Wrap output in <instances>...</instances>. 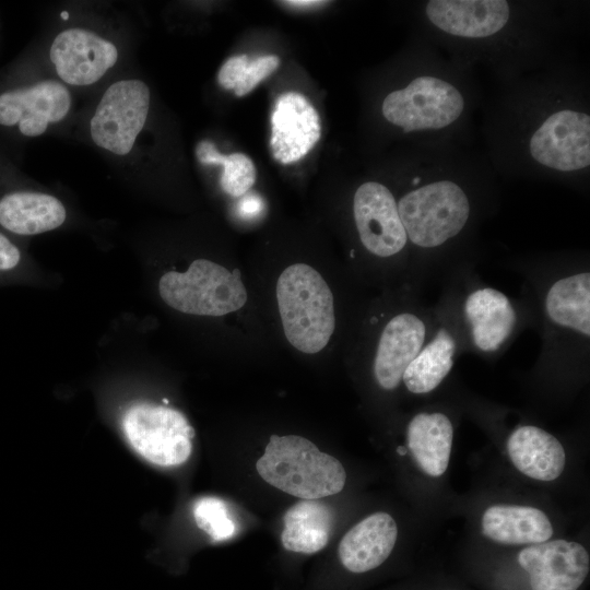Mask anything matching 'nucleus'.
<instances>
[{"mask_svg": "<svg viewBox=\"0 0 590 590\" xmlns=\"http://www.w3.org/2000/svg\"><path fill=\"white\" fill-rule=\"evenodd\" d=\"M482 104L484 153L497 177L547 181L586 194L590 74L578 55L496 83Z\"/></svg>", "mask_w": 590, "mask_h": 590, "instance_id": "f257e3e1", "label": "nucleus"}, {"mask_svg": "<svg viewBox=\"0 0 590 590\" xmlns=\"http://www.w3.org/2000/svg\"><path fill=\"white\" fill-rule=\"evenodd\" d=\"M391 187L410 248V284L423 290L476 261L481 226L499 205L498 177L472 148L406 146Z\"/></svg>", "mask_w": 590, "mask_h": 590, "instance_id": "f03ea898", "label": "nucleus"}, {"mask_svg": "<svg viewBox=\"0 0 590 590\" xmlns=\"http://www.w3.org/2000/svg\"><path fill=\"white\" fill-rule=\"evenodd\" d=\"M409 15L414 33L502 83L576 55L589 13L580 1L417 0Z\"/></svg>", "mask_w": 590, "mask_h": 590, "instance_id": "7ed1b4c3", "label": "nucleus"}, {"mask_svg": "<svg viewBox=\"0 0 590 590\" xmlns=\"http://www.w3.org/2000/svg\"><path fill=\"white\" fill-rule=\"evenodd\" d=\"M483 101L475 69L413 32L378 111L381 122L406 146L470 148Z\"/></svg>", "mask_w": 590, "mask_h": 590, "instance_id": "20e7f679", "label": "nucleus"}, {"mask_svg": "<svg viewBox=\"0 0 590 590\" xmlns=\"http://www.w3.org/2000/svg\"><path fill=\"white\" fill-rule=\"evenodd\" d=\"M510 267L526 283L541 337V374L586 370L590 357V260L585 250L516 257Z\"/></svg>", "mask_w": 590, "mask_h": 590, "instance_id": "39448f33", "label": "nucleus"}, {"mask_svg": "<svg viewBox=\"0 0 590 590\" xmlns=\"http://www.w3.org/2000/svg\"><path fill=\"white\" fill-rule=\"evenodd\" d=\"M475 261L449 272L446 282L452 292L461 327L464 353L484 358L500 357L535 318L529 299L512 298L485 284L474 271Z\"/></svg>", "mask_w": 590, "mask_h": 590, "instance_id": "423d86ee", "label": "nucleus"}, {"mask_svg": "<svg viewBox=\"0 0 590 590\" xmlns=\"http://www.w3.org/2000/svg\"><path fill=\"white\" fill-rule=\"evenodd\" d=\"M284 334L298 351L315 354L335 330L333 294L321 274L305 263L284 269L276 283Z\"/></svg>", "mask_w": 590, "mask_h": 590, "instance_id": "0eeeda50", "label": "nucleus"}, {"mask_svg": "<svg viewBox=\"0 0 590 590\" xmlns=\"http://www.w3.org/2000/svg\"><path fill=\"white\" fill-rule=\"evenodd\" d=\"M256 468L267 483L302 499L335 495L346 481L338 459L297 435H272Z\"/></svg>", "mask_w": 590, "mask_h": 590, "instance_id": "6e6552de", "label": "nucleus"}, {"mask_svg": "<svg viewBox=\"0 0 590 590\" xmlns=\"http://www.w3.org/2000/svg\"><path fill=\"white\" fill-rule=\"evenodd\" d=\"M433 305L422 298V291L405 286L399 307L381 321L371 354V373L377 386L394 391L402 376L429 335Z\"/></svg>", "mask_w": 590, "mask_h": 590, "instance_id": "1a4fd4ad", "label": "nucleus"}, {"mask_svg": "<svg viewBox=\"0 0 590 590\" xmlns=\"http://www.w3.org/2000/svg\"><path fill=\"white\" fill-rule=\"evenodd\" d=\"M240 271L206 259H196L186 272L169 271L158 283L160 295L172 308L197 316H223L240 309L247 292Z\"/></svg>", "mask_w": 590, "mask_h": 590, "instance_id": "9d476101", "label": "nucleus"}, {"mask_svg": "<svg viewBox=\"0 0 590 590\" xmlns=\"http://www.w3.org/2000/svg\"><path fill=\"white\" fill-rule=\"evenodd\" d=\"M352 217L362 248L375 259L397 261L406 271L410 284V248L390 186L368 179L352 197Z\"/></svg>", "mask_w": 590, "mask_h": 590, "instance_id": "9b49d317", "label": "nucleus"}, {"mask_svg": "<svg viewBox=\"0 0 590 590\" xmlns=\"http://www.w3.org/2000/svg\"><path fill=\"white\" fill-rule=\"evenodd\" d=\"M122 429L133 449L160 467H177L192 451L194 430L179 411L153 403L130 406Z\"/></svg>", "mask_w": 590, "mask_h": 590, "instance_id": "f8f14e48", "label": "nucleus"}, {"mask_svg": "<svg viewBox=\"0 0 590 590\" xmlns=\"http://www.w3.org/2000/svg\"><path fill=\"white\" fill-rule=\"evenodd\" d=\"M442 290L433 305V326L424 345L402 376L405 389L415 396L436 390L449 376L457 357L464 353V341L450 286Z\"/></svg>", "mask_w": 590, "mask_h": 590, "instance_id": "ddd939ff", "label": "nucleus"}, {"mask_svg": "<svg viewBox=\"0 0 590 590\" xmlns=\"http://www.w3.org/2000/svg\"><path fill=\"white\" fill-rule=\"evenodd\" d=\"M150 90L140 80H122L110 85L91 119L95 144L118 155L129 153L144 127Z\"/></svg>", "mask_w": 590, "mask_h": 590, "instance_id": "4468645a", "label": "nucleus"}, {"mask_svg": "<svg viewBox=\"0 0 590 590\" xmlns=\"http://www.w3.org/2000/svg\"><path fill=\"white\" fill-rule=\"evenodd\" d=\"M517 559L529 574L531 590H577L590 569L587 550L567 540L529 545L518 553Z\"/></svg>", "mask_w": 590, "mask_h": 590, "instance_id": "2eb2a0df", "label": "nucleus"}, {"mask_svg": "<svg viewBox=\"0 0 590 590\" xmlns=\"http://www.w3.org/2000/svg\"><path fill=\"white\" fill-rule=\"evenodd\" d=\"M71 105L69 91L61 83L47 80L0 94V125H19L22 134H43L48 123L62 120Z\"/></svg>", "mask_w": 590, "mask_h": 590, "instance_id": "dca6fc26", "label": "nucleus"}, {"mask_svg": "<svg viewBox=\"0 0 590 590\" xmlns=\"http://www.w3.org/2000/svg\"><path fill=\"white\" fill-rule=\"evenodd\" d=\"M321 137L320 117L298 92L281 94L271 114L270 148L275 161L292 164L308 154Z\"/></svg>", "mask_w": 590, "mask_h": 590, "instance_id": "f3484780", "label": "nucleus"}, {"mask_svg": "<svg viewBox=\"0 0 590 590\" xmlns=\"http://www.w3.org/2000/svg\"><path fill=\"white\" fill-rule=\"evenodd\" d=\"M117 59L118 51L113 43L82 28L61 32L50 48L57 74L72 85L95 83Z\"/></svg>", "mask_w": 590, "mask_h": 590, "instance_id": "a211bd4d", "label": "nucleus"}, {"mask_svg": "<svg viewBox=\"0 0 590 590\" xmlns=\"http://www.w3.org/2000/svg\"><path fill=\"white\" fill-rule=\"evenodd\" d=\"M397 536L394 519L387 512H375L344 534L338 550L340 560L352 573L369 571L388 558Z\"/></svg>", "mask_w": 590, "mask_h": 590, "instance_id": "6ab92c4d", "label": "nucleus"}, {"mask_svg": "<svg viewBox=\"0 0 590 590\" xmlns=\"http://www.w3.org/2000/svg\"><path fill=\"white\" fill-rule=\"evenodd\" d=\"M507 452L515 468L538 481L557 479L566 462L559 440L535 425H518L506 441Z\"/></svg>", "mask_w": 590, "mask_h": 590, "instance_id": "aec40b11", "label": "nucleus"}, {"mask_svg": "<svg viewBox=\"0 0 590 590\" xmlns=\"http://www.w3.org/2000/svg\"><path fill=\"white\" fill-rule=\"evenodd\" d=\"M453 441V424L440 411H421L406 425V445L418 468L429 476H440L448 468Z\"/></svg>", "mask_w": 590, "mask_h": 590, "instance_id": "412c9836", "label": "nucleus"}, {"mask_svg": "<svg viewBox=\"0 0 590 590\" xmlns=\"http://www.w3.org/2000/svg\"><path fill=\"white\" fill-rule=\"evenodd\" d=\"M482 533L507 545L538 544L551 539L553 527L547 516L531 506L494 505L481 520Z\"/></svg>", "mask_w": 590, "mask_h": 590, "instance_id": "4be33fe9", "label": "nucleus"}, {"mask_svg": "<svg viewBox=\"0 0 590 590\" xmlns=\"http://www.w3.org/2000/svg\"><path fill=\"white\" fill-rule=\"evenodd\" d=\"M66 220L63 204L34 191H13L0 199V225L17 235H36L59 227Z\"/></svg>", "mask_w": 590, "mask_h": 590, "instance_id": "5701e85b", "label": "nucleus"}, {"mask_svg": "<svg viewBox=\"0 0 590 590\" xmlns=\"http://www.w3.org/2000/svg\"><path fill=\"white\" fill-rule=\"evenodd\" d=\"M281 541L287 551L314 554L322 550L330 538L332 512L318 499H303L284 515Z\"/></svg>", "mask_w": 590, "mask_h": 590, "instance_id": "b1692460", "label": "nucleus"}, {"mask_svg": "<svg viewBox=\"0 0 590 590\" xmlns=\"http://www.w3.org/2000/svg\"><path fill=\"white\" fill-rule=\"evenodd\" d=\"M198 161L204 165H222V189L232 197H243L256 181V167L252 161L243 153L224 155L215 144L202 140L196 148Z\"/></svg>", "mask_w": 590, "mask_h": 590, "instance_id": "393cba45", "label": "nucleus"}, {"mask_svg": "<svg viewBox=\"0 0 590 590\" xmlns=\"http://www.w3.org/2000/svg\"><path fill=\"white\" fill-rule=\"evenodd\" d=\"M192 512L197 526L212 541H226L235 535L236 522L227 504L221 498L212 496L199 498L192 507Z\"/></svg>", "mask_w": 590, "mask_h": 590, "instance_id": "a878e982", "label": "nucleus"}, {"mask_svg": "<svg viewBox=\"0 0 590 590\" xmlns=\"http://www.w3.org/2000/svg\"><path fill=\"white\" fill-rule=\"evenodd\" d=\"M280 59L274 55L257 57L248 62L236 84V96H244L252 91L263 79L278 69Z\"/></svg>", "mask_w": 590, "mask_h": 590, "instance_id": "bb28decb", "label": "nucleus"}, {"mask_svg": "<svg viewBox=\"0 0 590 590\" xmlns=\"http://www.w3.org/2000/svg\"><path fill=\"white\" fill-rule=\"evenodd\" d=\"M248 62L246 55L228 58L217 73L219 84L226 90H234Z\"/></svg>", "mask_w": 590, "mask_h": 590, "instance_id": "cd10ccee", "label": "nucleus"}, {"mask_svg": "<svg viewBox=\"0 0 590 590\" xmlns=\"http://www.w3.org/2000/svg\"><path fill=\"white\" fill-rule=\"evenodd\" d=\"M22 260L20 249L0 232V274L13 272Z\"/></svg>", "mask_w": 590, "mask_h": 590, "instance_id": "c85d7f7f", "label": "nucleus"}, {"mask_svg": "<svg viewBox=\"0 0 590 590\" xmlns=\"http://www.w3.org/2000/svg\"><path fill=\"white\" fill-rule=\"evenodd\" d=\"M264 210V202L257 193H245L237 204V212L243 219L258 217Z\"/></svg>", "mask_w": 590, "mask_h": 590, "instance_id": "c756f323", "label": "nucleus"}, {"mask_svg": "<svg viewBox=\"0 0 590 590\" xmlns=\"http://www.w3.org/2000/svg\"><path fill=\"white\" fill-rule=\"evenodd\" d=\"M283 3L294 7V8H314L318 7L324 3H328V1H316V0H294V1H284Z\"/></svg>", "mask_w": 590, "mask_h": 590, "instance_id": "7c9ffc66", "label": "nucleus"}, {"mask_svg": "<svg viewBox=\"0 0 590 590\" xmlns=\"http://www.w3.org/2000/svg\"><path fill=\"white\" fill-rule=\"evenodd\" d=\"M397 451L399 452V455L404 456L406 452V447L400 446L398 447Z\"/></svg>", "mask_w": 590, "mask_h": 590, "instance_id": "2f4dec72", "label": "nucleus"}, {"mask_svg": "<svg viewBox=\"0 0 590 590\" xmlns=\"http://www.w3.org/2000/svg\"><path fill=\"white\" fill-rule=\"evenodd\" d=\"M61 17H62V19H68V17H69L68 12H62V13H61Z\"/></svg>", "mask_w": 590, "mask_h": 590, "instance_id": "473e14b6", "label": "nucleus"}]
</instances>
